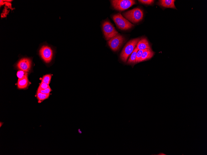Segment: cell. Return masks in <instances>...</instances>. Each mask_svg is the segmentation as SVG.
<instances>
[{
  "instance_id": "obj_1",
  "label": "cell",
  "mask_w": 207,
  "mask_h": 155,
  "mask_svg": "<svg viewBox=\"0 0 207 155\" xmlns=\"http://www.w3.org/2000/svg\"><path fill=\"white\" fill-rule=\"evenodd\" d=\"M140 39V38L134 39L130 40L127 43L120 57L123 62L125 63L127 62L128 57L132 54Z\"/></svg>"
},
{
  "instance_id": "obj_2",
  "label": "cell",
  "mask_w": 207,
  "mask_h": 155,
  "mask_svg": "<svg viewBox=\"0 0 207 155\" xmlns=\"http://www.w3.org/2000/svg\"><path fill=\"white\" fill-rule=\"evenodd\" d=\"M124 17L133 23H139L143 17V11L140 8H135L123 13Z\"/></svg>"
},
{
  "instance_id": "obj_3",
  "label": "cell",
  "mask_w": 207,
  "mask_h": 155,
  "mask_svg": "<svg viewBox=\"0 0 207 155\" xmlns=\"http://www.w3.org/2000/svg\"><path fill=\"white\" fill-rule=\"evenodd\" d=\"M112 18L117 27L122 30H127L134 26L125 18L120 13L114 15Z\"/></svg>"
},
{
  "instance_id": "obj_4",
  "label": "cell",
  "mask_w": 207,
  "mask_h": 155,
  "mask_svg": "<svg viewBox=\"0 0 207 155\" xmlns=\"http://www.w3.org/2000/svg\"><path fill=\"white\" fill-rule=\"evenodd\" d=\"M102 29L105 37L107 40H109L118 34L113 25L108 20L103 22Z\"/></svg>"
},
{
  "instance_id": "obj_5",
  "label": "cell",
  "mask_w": 207,
  "mask_h": 155,
  "mask_svg": "<svg viewBox=\"0 0 207 155\" xmlns=\"http://www.w3.org/2000/svg\"><path fill=\"white\" fill-rule=\"evenodd\" d=\"M112 6L117 10L122 11L136 4L135 1L133 0H114L111 1Z\"/></svg>"
},
{
  "instance_id": "obj_6",
  "label": "cell",
  "mask_w": 207,
  "mask_h": 155,
  "mask_svg": "<svg viewBox=\"0 0 207 155\" xmlns=\"http://www.w3.org/2000/svg\"><path fill=\"white\" fill-rule=\"evenodd\" d=\"M125 40L124 37L118 34L108 40V43L112 51H116L121 48Z\"/></svg>"
},
{
  "instance_id": "obj_7",
  "label": "cell",
  "mask_w": 207,
  "mask_h": 155,
  "mask_svg": "<svg viewBox=\"0 0 207 155\" xmlns=\"http://www.w3.org/2000/svg\"><path fill=\"white\" fill-rule=\"evenodd\" d=\"M39 53L42 59L46 63H49L52 60L53 56V51L49 46H42L40 50Z\"/></svg>"
},
{
  "instance_id": "obj_8",
  "label": "cell",
  "mask_w": 207,
  "mask_h": 155,
  "mask_svg": "<svg viewBox=\"0 0 207 155\" xmlns=\"http://www.w3.org/2000/svg\"><path fill=\"white\" fill-rule=\"evenodd\" d=\"M31 61L28 58L21 59L17 64V67L21 70L26 72H29L31 68Z\"/></svg>"
},
{
  "instance_id": "obj_9",
  "label": "cell",
  "mask_w": 207,
  "mask_h": 155,
  "mask_svg": "<svg viewBox=\"0 0 207 155\" xmlns=\"http://www.w3.org/2000/svg\"><path fill=\"white\" fill-rule=\"evenodd\" d=\"M136 47L138 50L145 49L151 50L149 43L146 38L141 39L138 43Z\"/></svg>"
},
{
  "instance_id": "obj_10",
  "label": "cell",
  "mask_w": 207,
  "mask_h": 155,
  "mask_svg": "<svg viewBox=\"0 0 207 155\" xmlns=\"http://www.w3.org/2000/svg\"><path fill=\"white\" fill-rule=\"evenodd\" d=\"M175 2L174 0H161L159 1L158 4L163 7L175 9L176 8L175 5Z\"/></svg>"
},
{
  "instance_id": "obj_11",
  "label": "cell",
  "mask_w": 207,
  "mask_h": 155,
  "mask_svg": "<svg viewBox=\"0 0 207 155\" xmlns=\"http://www.w3.org/2000/svg\"><path fill=\"white\" fill-rule=\"evenodd\" d=\"M154 53V52L153 51H152V50H150L144 51L142 54V56L139 61V63L146 61L150 59L153 57Z\"/></svg>"
},
{
  "instance_id": "obj_12",
  "label": "cell",
  "mask_w": 207,
  "mask_h": 155,
  "mask_svg": "<svg viewBox=\"0 0 207 155\" xmlns=\"http://www.w3.org/2000/svg\"><path fill=\"white\" fill-rule=\"evenodd\" d=\"M29 85V81L28 79L27 75L24 79H18L17 86L19 89H24L27 88Z\"/></svg>"
},
{
  "instance_id": "obj_13",
  "label": "cell",
  "mask_w": 207,
  "mask_h": 155,
  "mask_svg": "<svg viewBox=\"0 0 207 155\" xmlns=\"http://www.w3.org/2000/svg\"><path fill=\"white\" fill-rule=\"evenodd\" d=\"M138 50L136 47L131 54L128 61L127 64H136V54Z\"/></svg>"
},
{
  "instance_id": "obj_14",
  "label": "cell",
  "mask_w": 207,
  "mask_h": 155,
  "mask_svg": "<svg viewBox=\"0 0 207 155\" xmlns=\"http://www.w3.org/2000/svg\"><path fill=\"white\" fill-rule=\"evenodd\" d=\"M36 96L39 103H40L49 98L50 96V94H46L37 92Z\"/></svg>"
},
{
  "instance_id": "obj_15",
  "label": "cell",
  "mask_w": 207,
  "mask_h": 155,
  "mask_svg": "<svg viewBox=\"0 0 207 155\" xmlns=\"http://www.w3.org/2000/svg\"><path fill=\"white\" fill-rule=\"evenodd\" d=\"M52 75L47 74L43 76L42 79V82L48 85L49 84L52 78Z\"/></svg>"
},
{
  "instance_id": "obj_16",
  "label": "cell",
  "mask_w": 207,
  "mask_h": 155,
  "mask_svg": "<svg viewBox=\"0 0 207 155\" xmlns=\"http://www.w3.org/2000/svg\"><path fill=\"white\" fill-rule=\"evenodd\" d=\"M150 50V49H145L143 50H138L136 54V63H139V61L142 56V54L144 51Z\"/></svg>"
},
{
  "instance_id": "obj_17",
  "label": "cell",
  "mask_w": 207,
  "mask_h": 155,
  "mask_svg": "<svg viewBox=\"0 0 207 155\" xmlns=\"http://www.w3.org/2000/svg\"><path fill=\"white\" fill-rule=\"evenodd\" d=\"M27 75V72L23 70L19 71L17 73V76L18 79H24Z\"/></svg>"
},
{
  "instance_id": "obj_18",
  "label": "cell",
  "mask_w": 207,
  "mask_h": 155,
  "mask_svg": "<svg viewBox=\"0 0 207 155\" xmlns=\"http://www.w3.org/2000/svg\"><path fill=\"white\" fill-rule=\"evenodd\" d=\"M49 87L50 86L49 85L41 82L38 88L37 91L45 89Z\"/></svg>"
},
{
  "instance_id": "obj_19",
  "label": "cell",
  "mask_w": 207,
  "mask_h": 155,
  "mask_svg": "<svg viewBox=\"0 0 207 155\" xmlns=\"http://www.w3.org/2000/svg\"><path fill=\"white\" fill-rule=\"evenodd\" d=\"M138 1L143 4L151 5L154 3L155 1H153V0H140V1Z\"/></svg>"
},
{
  "instance_id": "obj_20",
  "label": "cell",
  "mask_w": 207,
  "mask_h": 155,
  "mask_svg": "<svg viewBox=\"0 0 207 155\" xmlns=\"http://www.w3.org/2000/svg\"><path fill=\"white\" fill-rule=\"evenodd\" d=\"M52 91V90L51 88L50 87H49L45 89L37 91V92H40L43 94H50Z\"/></svg>"
},
{
  "instance_id": "obj_21",
  "label": "cell",
  "mask_w": 207,
  "mask_h": 155,
  "mask_svg": "<svg viewBox=\"0 0 207 155\" xmlns=\"http://www.w3.org/2000/svg\"><path fill=\"white\" fill-rule=\"evenodd\" d=\"M152 155H167V154H165L164 153H159L157 154H152Z\"/></svg>"
},
{
  "instance_id": "obj_22",
  "label": "cell",
  "mask_w": 207,
  "mask_h": 155,
  "mask_svg": "<svg viewBox=\"0 0 207 155\" xmlns=\"http://www.w3.org/2000/svg\"><path fill=\"white\" fill-rule=\"evenodd\" d=\"M3 123L1 122H0V127H1L3 125Z\"/></svg>"
}]
</instances>
